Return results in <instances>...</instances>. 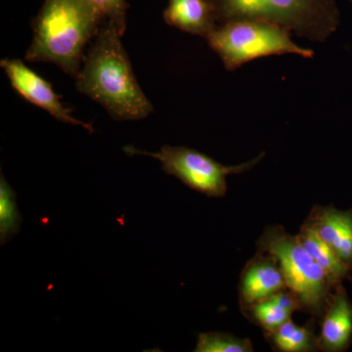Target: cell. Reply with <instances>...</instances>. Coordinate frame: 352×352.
<instances>
[{"label": "cell", "mask_w": 352, "mask_h": 352, "mask_svg": "<svg viewBox=\"0 0 352 352\" xmlns=\"http://www.w3.org/2000/svg\"><path fill=\"white\" fill-rule=\"evenodd\" d=\"M22 217L16 203V194L6 177H0V244L4 245L19 233Z\"/></svg>", "instance_id": "15"}, {"label": "cell", "mask_w": 352, "mask_h": 352, "mask_svg": "<svg viewBox=\"0 0 352 352\" xmlns=\"http://www.w3.org/2000/svg\"><path fill=\"white\" fill-rule=\"evenodd\" d=\"M296 311H302V303L291 289H285L243 312L252 323L263 328L264 333H270L291 320Z\"/></svg>", "instance_id": "12"}, {"label": "cell", "mask_w": 352, "mask_h": 352, "mask_svg": "<svg viewBox=\"0 0 352 352\" xmlns=\"http://www.w3.org/2000/svg\"><path fill=\"white\" fill-rule=\"evenodd\" d=\"M287 288L283 271L277 258L267 252L256 254L245 264L239 283V302L244 311Z\"/></svg>", "instance_id": "8"}, {"label": "cell", "mask_w": 352, "mask_h": 352, "mask_svg": "<svg viewBox=\"0 0 352 352\" xmlns=\"http://www.w3.org/2000/svg\"><path fill=\"white\" fill-rule=\"evenodd\" d=\"M292 32L265 21L242 20L219 25L207 41L223 62L227 71L271 55L296 54L312 59L314 51L292 41Z\"/></svg>", "instance_id": "5"}, {"label": "cell", "mask_w": 352, "mask_h": 352, "mask_svg": "<svg viewBox=\"0 0 352 352\" xmlns=\"http://www.w3.org/2000/svg\"><path fill=\"white\" fill-rule=\"evenodd\" d=\"M101 14L105 22H110L118 28L122 36L126 29V0H88Z\"/></svg>", "instance_id": "17"}, {"label": "cell", "mask_w": 352, "mask_h": 352, "mask_svg": "<svg viewBox=\"0 0 352 352\" xmlns=\"http://www.w3.org/2000/svg\"><path fill=\"white\" fill-rule=\"evenodd\" d=\"M352 342V302L342 284L333 289L322 316L319 351H346Z\"/></svg>", "instance_id": "10"}, {"label": "cell", "mask_w": 352, "mask_h": 352, "mask_svg": "<svg viewBox=\"0 0 352 352\" xmlns=\"http://www.w3.org/2000/svg\"><path fill=\"white\" fill-rule=\"evenodd\" d=\"M265 339L274 351L280 352H314L319 351L318 336L314 321L298 326L289 320L272 332L265 333Z\"/></svg>", "instance_id": "14"}, {"label": "cell", "mask_w": 352, "mask_h": 352, "mask_svg": "<svg viewBox=\"0 0 352 352\" xmlns=\"http://www.w3.org/2000/svg\"><path fill=\"white\" fill-rule=\"evenodd\" d=\"M129 156L142 155L161 162L162 168L168 175L175 176L192 190L210 197L222 198L226 195L227 176L245 173L256 166L263 159L261 153L256 159L238 166H223L212 157L191 148L171 147L164 145L157 153L141 151L133 146L122 148Z\"/></svg>", "instance_id": "6"}, {"label": "cell", "mask_w": 352, "mask_h": 352, "mask_svg": "<svg viewBox=\"0 0 352 352\" xmlns=\"http://www.w3.org/2000/svg\"><path fill=\"white\" fill-rule=\"evenodd\" d=\"M217 24L265 21L286 28L300 38L325 43L337 31V0H208Z\"/></svg>", "instance_id": "3"}, {"label": "cell", "mask_w": 352, "mask_h": 352, "mask_svg": "<svg viewBox=\"0 0 352 352\" xmlns=\"http://www.w3.org/2000/svg\"><path fill=\"white\" fill-rule=\"evenodd\" d=\"M351 1L352 2V0H351Z\"/></svg>", "instance_id": "18"}, {"label": "cell", "mask_w": 352, "mask_h": 352, "mask_svg": "<svg viewBox=\"0 0 352 352\" xmlns=\"http://www.w3.org/2000/svg\"><path fill=\"white\" fill-rule=\"evenodd\" d=\"M251 340L241 339L232 333L210 332L199 333L194 352H252Z\"/></svg>", "instance_id": "16"}, {"label": "cell", "mask_w": 352, "mask_h": 352, "mask_svg": "<svg viewBox=\"0 0 352 352\" xmlns=\"http://www.w3.org/2000/svg\"><path fill=\"white\" fill-rule=\"evenodd\" d=\"M115 25L105 22L76 78L78 91L100 104L116 120H138L154 111L138 82Z\"/></svg>", "instance_id": "1"}, {"label": "cell", "mask_w": 352, "mask_h": 352, "mask_svg": "<svg viewBox=\"0 0 352 352\" xmlns=\"http://www.w3.org/2000/svg\"><path fill=\"white\" fill-rule=\"evenodd\" d=\"M164 19L170 27L204 38L219 25L208 0H168Z\"/></svg>", "instance_id": "11"}, {"label": "cell", "mask_w": 352, "mask_h": 352, "mask_svg": "<svg viewBox=\"0 0 352 352\" xmlns=\"http://www.w3.org/2000/svg\"><path fill=\"white\" fill-rule=\"evenodd\" d=\"M0 67L6 72L14 89L25 100L43 109L60 122L82 126L89 132L94 131L92 124L74 118L72 110L62 103L52 85L25 66L22 60L3 59L0 62Z\"/></svg>", "instance_id": "7"}, {"label": "cell", "mask_w": 352, "mask_h": 352, "mask_svg": "<svg viewBox=\"0 0 352 352\" xmlns=\"http://www.w3.org/2000/svg\"><path fill=\"white\" fill-rule=\"evenodd\" d=\"M256 245L258 252H267L277 258L287 288L298 296L302 312L322 318L336 286L296 235L287 232L283 226H268Z\"/></svg>", "instance_id": "4"}, {"label": "cell", "mask_w": 352, "mask_h": 352, "mask_svg": "<svg viewBox=\"0 0 352 352\" xmlns=\"http://www.w3.org/2000/svg\"><path fill=\"white\" fill-rule=\"evenodd\" d=\"M104 23L101 14L88 0H44L32 22L34 38L25 60L56 65L76 80L85 50Z\"/></svg>", "instance_id": "2"}, {"label": "cell", "mask_w": 352, "mask_h": 352, "mask_svg": "<svg viewBox=\"0 0 352 352\" xmlns=\"http://www.w3.org/2000/svg\"><path fill=\"white\" fill-rule=\"evenodd\" d=\"M305 222L352 270V208L340 210L333 206H316Z\"/></svg>", "instance_id": "9"}, {"label": "cell", "mask_w": 352, "mask_h": 352, "mask_svg": "<svg viewBox=\"0 0 352 352\" xmlns=\"http://www.w3.org/2000/svg\"><path fill=\"white\" fill-rule=\"evenodd\" d=\"M296 238L312 258L323 268L335 286L342 284L344 280L351 277V268L340 261L333 250L319 237L318 234L315 232L307 222L300 227V232L296 234Z\"/></svg>", "instance_id": "13"}]
</instances>
